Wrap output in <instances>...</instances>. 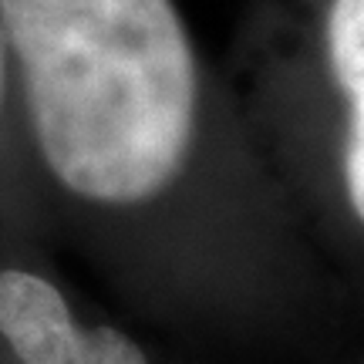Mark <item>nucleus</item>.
<instances>
[{"label": "nucleus", "mask_w": 364, "mask_h": 364, "mask_svg": "<svg viewBox=\"0 0 364 364\" xmlns=\"http://www.w3.org/2000/svg\"><path fill=\"white\" fill-rule=\"evenodd\" d=\"M48 169L91 203L132 206L179 176L196 58L172 0H0Z\"/></svg>", "instance_id": "obj_1"}, {"label": "nucleus", "mask_w": 364, "mask_h": 364, "mask_svg": "<svg viewBox=\"0 0 364 364\" xmlns=\"http://www.w3.org/2000/svg\"><path fill=\"white\" fill-rule=\"evenodd\" d=\"M0 334L21 364H149L115 327L81 331L58 287L27 270H0Z\"/></svg>", "instance_id": "obj_2"}, {"label": "nucleus", "mask_w": 364, "mask_h": 364, "mask_svg": "<svg viewBox=\"0 0 364 364\" xmlns=\"http://www.w3.org/2000/svg\"><path fill=\"white\" fill-rule=\"evenodd\" d=\"M327 54L334 78L351 102L344 179L354 213L364 220V0H334L327 14Z\"/></svg>", "instance_id": "obj_3"}]
</instances>
